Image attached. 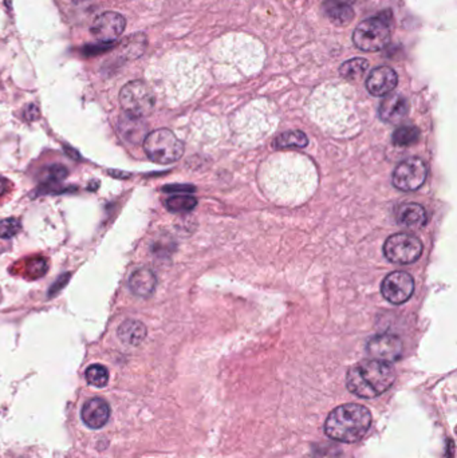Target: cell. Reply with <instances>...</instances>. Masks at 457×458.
I'll list each match as a JSON object with an SVG mask.
<instances>
[{
	"label": "cell",
	"mask_w": 457,
	"mask_h": 458,
	"mask_svg": "<svg viewBox=\"0 0 457 458\" xmlns=\"http://www.w3.org/2000/svg\"><path fill=\"white\" fill-rule=\"evenodd\" d=\"M83 422L91 429H101L108 424L110 406L102 398H91L83 404L81 411Z\"/></svg>",
	"instance_id": "7c38bea8"
},
{
	"label": "cell",
	"mask_w": 457,
	"mask_h": 458,
	"mask_svg": "<svg viewBox=\"0 0 457 458\" xmlns=\"http://www.w3.org/2000/svg\"><path fill=\"white\" fill-rule=\"evenodd\" d=\"M372 426V413L358 404L335 407L324 421V434L342 444H354L366 435Z\"/></svg>",
	"instance_id": "7a4b0ae2"
},
{
	"label": "cell",
	"mask_w": 457,
	"mask_h": 458,
	"mask_svg": "<svg viewBox=\"0 0 457 458\" xmlns=\"http://www.w3.org/2000/svg\"><path fill=\"white\" fill-rule=\"evenodd\" d=\"M118 338L128 346H138L146 338V327L145 324L135 319H128L120 325Z\"/></svg>",
	"instance_id": "e0dca14e"
},
{
	"label": "cell",
	"mask_w": 457,
	"mask_h": 458,
	"mask_svg": "<svg viewBox=\"0 0 457 458\" xmlns=\"http://www.w3.org/2000/svg\"><path fill=\"white\" fill-rule=\"evenodd\" d=\"M428 176V166L421 159L412 157L400 162L393 172V185L403 192H413L423 187Z\"/></svg>",
	"instance_id": "52a82bcc"
},
{
	"label": "cell",
	"mask_w": 457,
	"mask_h": 458,
	"mask_svg": "<svg viewBox=\"0 0 457 458\" xmlns=\"http://www.w3.org/2000/svg\"><path fill=\"white\" fill-rule=\"evenodd\" d=\"M309 144V138L300 130H290L278 135L274 141V146L276 149H293V148H304Z\"/></svg>",
	"instance_id": "ffe728a7"
},
{
	"label": "cell",
	"mask_w": 457,
	"mask_h": 458,
	"mask_svg": "<svg viewBox=\"0 0 457 458\" xmlns=\"http://www.w3.org/2000/svg\"><path fill=\"white\" fill-rule=\"evenodd\" d=\"M26 117H27L30 121L36 119L39 117V108H36L35 105H30L27 111H26Z\"/></svg>",
	"instance_id": "4dcf8cb0"
},
{
	"label": "cell",
	"mask_w": 457,
	"mask_h": 458,
	"mask_svg": "<svg viewBox=\"0 0 457 458\" xmlns=\"http://www.w3.org/2000/svg\"><path fill=\"white\" fill-rule=\"evenodd\" d=\"M165 192H179V193H186V192H193V188H188V187H183V185H169L166 188H164Z\"/></svg>",
	"instance_id": "1f68e13d"
},
{
	"label": "cell",
	"mask_w": 457,
	"mask_h": 458,
	"mask_svg": "<svg viewBox=\"0 0 457 458\" xmlns=\"http://www.w3.org/2000/svg\"><path fill=\"white\" fill-rule=\"evenodd\" d=\"M144 132L145 126L141 124L138 118L125 115L124 118L120 119V133L126 141L133 144L140 142L144 137Z\"/></svg>",
	"instance_id": "ac0fdd59"
},
{
	"label": "cell",
	"mask_w": 457,
	"mask_h": 458,
	"mask_svg": "<svg viewBox=\"0 0 457 458\" xmlns=\"http://www.w3.org/2000/svg\"><path fill=\"white\" fill-rule=\"evenodd\" d=\"M156 286H157L156 275L149 268H140L135 271L129 279L131 291L135 297H151L155 293Z\"/></svg>",
	"instance_id": "9a60e30c"
},
{
	"label": "cell",
	"mask_w": 457,
	"mask_h": 458,
	"mask_svg": "<svg viewBox=\"0 0 457 458\" xmlns=\"http://www.w3.org/2000/svg\"><path fill=\"white\" fill-rule=\"evenodd\" d=\"M420 139V130L412 125H403L394 130L392 142L396 146H410Z\"/></svg>",
	"instance_id": "7402d4cb"
},
{
	"label": "cell",
	"mask_w": 457,
	"mask_h": 458,
	"mask_svg": "<svg viewBox=\"0 0 457 458\" xmlns=\"http://www.w3.org/2000/svg\"><path fill=\"white\" fill-rule=\"evenodd\" d=\"M69 279H70V275H69V273H67V275H62V276L58 279V282H56L54 286L52 287V290H50V297L54 295L55 293H58L63 286H66Z\"/></svg>",
	"instance_id": "f1b7e54d"
},
{
	"label": "cell",
	"mask_w": 457,
	"mask_h": 458,
	"mask_svg": "<svg viewBox=\"0 0 457 458\" xmlns=\"http://www.w3.org/2000/svg\"><path fill=\"white\" fill-rule=\"evenodd\" d=\"M399 83L397 73L389 66H379L369 74L366 80V89L375 97L389 95Z\"/></svg>",
	"instance_id": "8fae6325"
},
{
	"label": "cell",
	"mask_w": 457,
	"mask_h": 458,
	"mask_svg": "<svg viewBox=\"0 0 457 458\" xmlns=\"http://www.w3.org/2000/svg\"><path fill=\"white\" fill-rule=\"evenodd\" d=\"M409 102L401 94L386 95L379 105V118L388 124H397L406 117Z\"/></svg>",
	"instance_id": "4fadbf2b"
},
{
	"label": "cell",
	"mask_w": 457,
	"mask_h": 458,
	"mask_svg": "<svg viewBox=\"0 0 457 458\" xmlns=\"http://www.w3.org/2000/svg\"><path fill=\"white\" fill-rule=\"evenodd\" d=\"M125 27L126 21L121 14L108 11L94 19L90 30L94 38L100 41V43H109L115 42L125 31Z\"/></svg>",
	"instance_id": "30bf717a"
},
{
	"label": "cell",
	"mask_w": 457,
	"mask_h": 458,
	"mask_svg": "<svg viewBox=\"0 0 457 458\" xmlns=\"http://www.w3.org/2000/svg\"><path fill=\"white\" fill-rule=\"evenodd\" d=\"M22 224L18 218L8 217L0 221V239H11L21 232Z\"/></svg>",
	"instance_id": "d4e9b609"
},
{
	"label": "cell",
	"mask_w": 457,
	"mask_h": 458,
	"mask_svg": "<svg viewBox=\"0 0 457 458\" xmlns=\"http://www.w3.org/2000/svg\"><path fill=\"white\" fill-rule=\"evenodd\" d=\"M165 205L170 212L184 214V212L192 211L197 205V200L196 197L187 194V193H179V194H173L172 197H169L165 201Z\"/></svg>",
	"instance_id": "44dd1931"
},
{
	"label": "cell",
	"mask_w": 457,
	"mask_h": 458,
	"mask_svg": "<svg viewBox=\"0 0 457 458\" xmlns=\"http://www.w3.org/2000/svg\"><path fill=\"white\" fill-rule=\"evenodd\" d=\"M369 67V62L364 58H354L346 60L341 67H339V74L341 77L346 80H357L361 77Z\"/></svg>",
	"instance_id": "603a6c76"
},
{
	"label": "cell",
	"mask_w": 457,
	"mask_h": 458,
	"mask_svg": "<svg viewBox=\"0 0 457 458\" xmlns=\"http://www.w3.org/2000/svg\"><path fill=\"white\" fill-rule=\"evenodd\" d=\"M74 3H85V1H87V0H73Z\"/></svg>",
	"instance_id": "d6a6232c"
},
{
	"label": "cell",
	"mask_w": 457,
	"mask_h": 458,
	"mask_svg": "<svg viewBox=\"0 0 457 458\" xmlns=\"http://www.w3.org/2000/svg\"><path fill=\"white\" fill-rule=\"evenodd\" d=\"M381 293L392 304H403L414 293V279L403 271L390 272L381 284Z\"/></svg>",
	"instance_id": "ba28073f"
},
{
	"label": "cell",
	"mask_w": 457,
	"mask_h": 458,
	"mask_svg": "<svg viewBox=\"0 0 457 458\" xmlns=\"http://www.w3.org/2000/svg\"><path fill=\"white\" fill-rule=\"evenodd\" d=\"M155 94L144 82H129L120 91V105L129 117L141 119L149 115L155 108Z\"/></svg>",
	"instance_id": "5b68a950"
},
{
	"label": "cell",
	"mask_w": 457,
	"mask_h": 458,
	"mask_svg": "<svg viewBox=\"0 0 457 458\" xmlns=\"http://www.w3.org/2000/svg\"><path fill=\"white\" fill-rule=\"evenodd\" d=\"M11 187L12 185H11V183L7 179L0 177V197H3L4 194H7L10 192Z\"/></svg>",
	"instance_id": "f546056e"
},
{
	"label": "cell",
	"mask_w": 457,
	"mask_h": 458,
	"mask_svg": "<svg viewBox=\"0 0 457 458\" xmlns=\"http://www.w3.org/2000/svg\"><path fill=\"white\" fill-rule=\"evenodd\" d=\"M353 42L362 51H379L390 42V22L379 15L369 18L354 30Z\"/></svg>",
	"instance_id": "277c9868"
},
{
	"label": "cell",
	"mask_w": 457,
	"mask_h": 458,
	"mask_svg": "<svg viewBox=\"0 0 457 458\" xmlns=\"http://www.w3.org/2000/svg\"><path fill=\"white\" fill-rule=\"evenodd\" d=\"M342 452L334 445H321L315 452L314 458H341Z\"/></svg>",
	"instance_id": "83f0119b"
},
{
	"label": "cell",
	"mask_w": 457,
	"mask_h": 458,
	"mask_svg": "<svg viewBox=\"0 0 457 458\" xmlns=\"http://www.w3.org/2000/svg\"><path fill=\"white\" fill-rule=\"evenodd\" d=\"M366 350L372 356V359L393 363L399 360L403 355V342L396 335L390 334L376 335L368 342Z\"/></svg>",
	"instance_id": "9c48e42d"
},
{
	"label": "cell",
	"mask_w": 457,
	"mask_h": 458,
	"mask_svg": "<svg viewBox=\"0 0 457 458\" xmlns=\"http://www.w3.org/2000/svg\"><path fill=\"white\" fill-rule=\"evenodd\" d=\"M49 268V262L43 257H34L27 264V275L30 279L42 277Z\"/></svg>",
	"instance_id": "484cf974"
},
{
	"label": "cell",
	"mask_w": 457,
	"mask_h": 458,
	"mask_svg": "<svg viewBox=\"0 0 457 458\" xmlns=\"http://www.w3.org/2000/svg\"><path fill=\"white\" fill-rule=\"evenodd\" d=\"M86 380L96 387H105L109 382L108 369L102 365H91L86 370Z\"/></svg>",
	"instance_id": "cb8c5ba5"
},
{
	"label": "cell",
	"mask_w": 457,
	"mask_h": 458,
	"mask_svg": "<svg viewBox=\"0 0 457 458\" xmlns=\"http://www.w3.org/2000/svg\"><path fill=\"white\" fill-rule=\"evenodd\" d=\"M394 380L396 371L390 363L366 359L350 367L346 386L355 397L370 400L386 393Z\"/></svg>",
	"instance_id": "6da1fadb"
},
{
	"label": "cell",
	"mask_w": 457,
	"mask_h": 458,
	"mask_svg": "<svg viewBox=\"0 0 457 458\" xmlns=\"http://www.w3.org/2000/svg\"><path fill=\"white\" fill-rule=\"evenodd\" d=\"M148 45V39L144 34H135L128 36L120 46V53L126 59H135L144 54Z\"/></svg>",
	"instance_id": "d6986e66"
},
{
	"label": "cell",
	"mask_w": 457,
	"mask_h": 458,
	"mask_svg": "<svg viewBox=\"0 0 457 458\" xmlns=\"http://www.w3.org/2000/svg\"><path fill=\"white\" fill-rule=\"evenodd\" d=\"M397 221L408 229H420L427 224V212L420 204L406 203L397 211Z\"/></svg>",
	"instance_id": "5bb4252c"
},
{
	"label": "cell",
	"mask_w": 457,
	"mask_h": 458,
	"mask_svg": "<svg viewBox=\"0 0 457 458\" xmlns=\"http://www.w3.org/2000/svg\"><path fill=\"white\" fill-rule=\"evenodd\" d=\"M385 257L396 264H412L423 255V243L410 233H396L385 242Z\"/></svg>",
	"instance_id": "8992f818"
},
{
	"label": "cell",
	"mask_w": 457,
	"mask_h": 458,
	"mask_svg": "<svg viewBox=\"0 0 457 458\" xmlns=\"http://www.w3.org/2000/svg\"><path fill=\"white\" fill-rule=\"evenodd\" d=\"M67 169L59 163L56 165H52L45 170V181L53 183V184H58L59 181L65 180L67 177Z\"/></svg>",
	"instance_id": "4316f807"
},
{
	"label": "cell",
	"mask_w": 457,
	"mask_h": 458,
	"mask_svg": "<svg viewBox=\"0 0 457 458\" xmlns=\"http://www.w3.org/2000/svg\"><path fill=\"white\" fill-rule=\"evenodd\" d=\"M323 10L331 21L339 25H346L354 18L351 0H324Z\"/></svg>",
	"instance_id": "2e32d148"
},
{
	"label": "cell",
	"mask_w": 457,
	"mask_h": 458,
	"mask_svg": "<svg viewBox=\"0 0 457 458\" xmlns=\"http://www.w3.org/2000/svg\"><path fill=\"white\" fill-rule=\"evenodd\" d=\"M144 150L153 162L168 165L184 154V144L169 129H157L145 137Z\"/></svg>",
	"instance_id": "3957f363"
}]
</instances>
